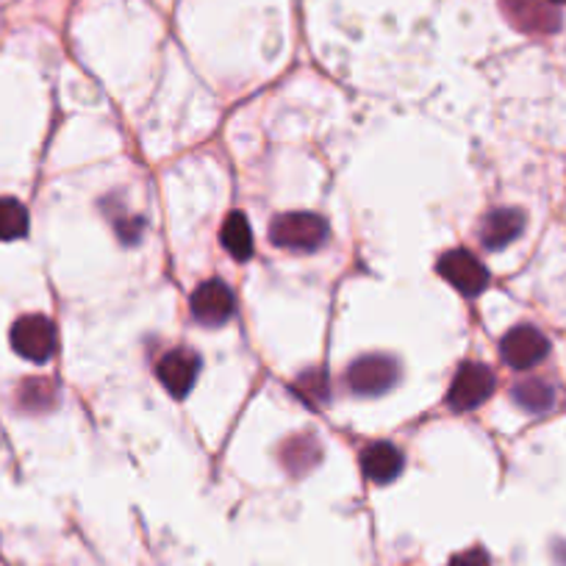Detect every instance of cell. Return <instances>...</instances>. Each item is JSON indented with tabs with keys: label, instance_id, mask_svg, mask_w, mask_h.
<instances>
[{
	"label": "cell",
	"instance_id": "cell-12",
	"mask_svg": "<svg viewBox=\"0 0 566 566\" xmlns=\"http://www.w3.org/2000/svg\"><path fill=\"white\" fill-rule=\"evenodd\" d=\"M320 458H323V447L311 433H300V436H292L287 445L280 447V463L287 467V472L292 475H305L311 469L317 467Z\"/></svg>",
	"mask_w": 566,
	"mask_h": 566
},
{
	"label": "cell",
	"instance_id": "cell-10",
	"mask_svg": "<svg viewBox=\"0 0 566 566\" xmlns=\"http://www.w3.org/2000/svg\"><path fill=\"white\" fill-rule=\"evenodd\" d=\"M525 231V214L519 208H494L481 222V242L489 250H503Z\"/></svg>",
	"mask_w": 566,
	"mask_h": 566
},
{
	"label": "cell",
	"instance_id": "cell-2",
	"mask_svg": "<svg viewBox=\"0 0 566 566\" xmlns=\"http://www.w3.org/2000/svg\"><path fill=\"white\" fill-rule=\"evenodd\" d=\"M56 345H59V339H56L53 323L43 314H28L12 325V350L23 356L25 361L45 364V361L53 359Z\"/></svg>",
	"mask_w": 566,
	"mask_h": 566
},
{
	"label": "cell",
	"instance_id": "cell-9",
	"mask_svg": "<svg viewBox=\"0 0 566 566\" xmlns=\"http://www.w3.org/2000/svg\"><path fill=\"white\" fill-rule=\"evenodd\" d=\"M197 372H201V356L192 353V350L186 348L170 350V353L159 361V366H156V375H159L161 386H165L172 397H178V400L192 392V386H195L197 381Z\"/></svg>",
	"mask_w": 566,
	"mask_h": 566
},
{
	"label": "cell",
	"instance_id": "cell-17",
	"mask_svg": "<svg viewBox=\"0 0 566 566\" xmlns=\"http://www.w3.org/2000/svg\"><path fill=\"white\" fill-rule=\"evenodd\" d=\"M294 392L300 395V400L320 406V402L328 400V381H325V375L320 370H309L300 375V381L294 384Z\"/></svg>",
	"mask_w": 566,
	"mask_h": 566
},
{
	"label": "cell",
	"instance_id": "cell-1",
	"mask_svg": "<svg viewBox=\"0 0 566 566\" xmlns=\"http://www.w3.org/2000/svg\"><path fill=\"white\" fill-rule=\"evenodd\" d=\"M330 237V228L323 217L309 212L278 214L269 226V242L275 248L294 250V253H314Z\"/></svg>",
	"mask_w": 566,
	"mask_h": 566
},
{
	"label": "cell",
	"instance_id": "cell-11",
	"mask_svg": "<svg viewBox=\"0 0 566 566\" xmlns=\"http://www.w3.org/2000/svg\"><path fill=\"white\" fill-rule=\"evenodd\" d=\"M402 469V456L395 445L389 442H377L370 445L361 453V472H364L366 481L372 483H392Z\"/></svg>",
	"mask_w": 566,
	"mask_h": 566
},
{
	"label": "cell",
	"instance_id": "cell-13",
	"mask_svg": "<svg viewBox=\"0 0 566 566\" xmlns=\"http://www.w3.org/2000/svg\"><path fill=\"white\" fill-rule=\"evenodd\" d=\"M222 248L237 262H248L253 256V231H250V222L242 212H231L222 222Z\"/></svg>",
	"mask_w": 566,
	"mask_h": 566
},
{
	"label": "cell",
	"instance_id": "cell-8",
	"mask_svg": "<svg viewBox=\"0 0 566 566\" xmlns=\"http://www.w3.org/2000/svg\"><path fill=\"white\" fill-rule=\"evenodd\" d=\"M233 309H237L233 292L217 278L203 280L201 287L195 289V294H192V317L201 325H208V328L228 323L233 317Z\"/></svg>",
	"mask_w": 566,
	"mask_h": 566
},
{
	"label": "cell",
	"instance_id": "cell-6",
	"mask_svg": "<svg viewBox=\"0 0 566 566\" xmlns=\"http://www.w3.org/2000/svg\"><path fill=\"white\" fill-rule=\"evenodd\" d=\"M397 366L389 356H361L348 366V386L361 397H377L395 386Z\"/></svg>",
	"mask_w": 566,
	"mask_h": 566
},
{
	"label": "cell",
	"instance_id": "cell-18",
	"mask_svg": "<svg viewBox=\"0 0 566 566\" xmlns=\"http://www.w3.org/2000/svg\"><path fill=\"white\" fill-rule=\"evenodd\" d=\"M447 566H492V561L483 550H467V553L456 555Z\"/></svg>",
	"mask_w": 566,
	"mask_h": 566
},
{
	"label": "cell",
	"instance_id": "cell-14",
	"mask_svg": "<svg viewBox=\"0 0 566 566\" xmlns=\"http://www.w3.org/2000/svg\"><path fill=\"white\" fill-rule=\"evenodd\" d=\"M514 400L525 408V411H533V414H542L555 402V392L547 381L542 377H525L514 386Z\"/></svg>",
	"mask_w": 566,
	"mask_h": 566
},
{
	"label": "cell",
	"instance_id": "cell-4",
	"mask_svg": "<svg viewBox=\"0 0 566 566\" xmlns=\"http://www.w3.org/2000/svg\"><path fill=\"white\" fill-rule=\"evenodd\" d=\"M436 269L456 292L463 294V298H478L489 284L486 267L463 248L447 250L445 256L438 258Z\"/></svg>",
	"mask_w": 566,
	"mask_h": 566
},
{
	"label": "cell",
	"instance_id": "cell-5",
	"mask_svg": "<svg viewBox=\"0 0 566 566\" xmlns=\"http://www.w3.org/2000/svg\"><path fill=\"white\" fill-rule=\"evenodd\" d=\"M499 353L503 361L514 370H530V366L542 364L550 353V341L533 325H517V328L508 330L499 341Z\"/></svg>",
	"mask_w": 566,
	"mask_h": 566
},
{
	"label": "cell",
	"instance_id": "cell-7",
	"mask_svg": "<svg viewBox=\"0 0 566 566\" xmlns=\"http://www.w3.org/2000/svg\"><path fill=\"white\" fill-rule=\"evenodd\" d=\"M503 14L525 34H553L561 28V12L550 0H499Z\"/></svg>",
	"mask_w": 566,
	"mask_h": 566
},
{
	"label": "cell",
	"instance_id": "cell-16",
	"mask_svg": "<svg viewBox=\"0 0 566 566\" xmlns=\"http://www.w3.org/2000/svg\"><path fill=\"white\" fill-rule=\"evenodd\" d=\"M53 402L56 389L50 381L37 377V381H25V384L20 386V406L28 408V411H45V408H50Z\"/></svg>",
	"mask_w": 566,
	"mask_h": 566
},
{
	"label": "cell",
	"instance_id": "cell-15",
	"mask_svg": "<svg viewBox=\"0 0 566 566\" xmlns=\"http://www.w3.org/2000/svg\"><path fill=\"white\" fill-rule=\"evenodd\" d=\"M28 233V212L14 197H0V242H14Z\"/></svg>",
	"mask_w": 566,
	"mask_h": 566
},
{
	"label": "cell",
	"instance_id": "cell-19",
	"mask_svg": "<svg viewBox=\"0 0 566 566\" xmlns=\"http://www.w3.org/2000/svg\"><path fill=\"white\" fill-rule=\"evenodd\" d=\"M550 3H555V7H561V3H566V0H550Z\"/></svg>",
	"mask_w": 566,
	"mask_h": 566
},
{
	"label": "cell",
	"instance_id": "cell-3",
	"mask_svg": "<svg viewBox=\"0 0 566 566\" xmlns=\"http://www.w3.org/2000/svg\"><path fill=\"white\" fill-rule=\"evenodd\" d=\"M494 386H497V377L486 364L467 361V364L458 366L456 377H453L447 402L456 411H475L478 406H483L494 395Z\"/></svg>",
	"mask_w": 566,
	"mask_h": 566
}]
</instances>
